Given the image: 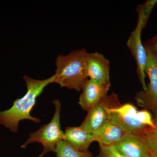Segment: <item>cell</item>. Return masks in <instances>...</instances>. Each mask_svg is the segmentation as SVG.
<instances>
[{
  "mask_svg": "<svg viewBox=\"0 0 157 157\" xmlns=\"http://www.w3.org/2000/svg\"><path fill=\"white\" fill-rule=\"evenodd\" d=\"M23 79L27 88L25 94L22 98L15 100L10 109L0 111V124L14 133L18 131L20 121L29 120L36 123L40 122V119L32 116L30 112L36 104L37 98L45 87L53 83L54 76L42 80L25 76Z\"/></svg>",
  "mask_w": 157,
  "mask_h": 157,
  "instance_id": "6da1fadb",
  "label": "cell"
},
{
  "mask_svg": "<svg viewBox=\"0 0 157 157\" xmlns=\"http://www.w3.org/2000/svg\"><path fill=\"white\" fill-rule=\"evenodd\" d=\"M88 52L85 48L73 51L66 56L59 55L56 60V68L53 83L61 87L80 91L89 79L86 73Z\"/></svg>",
  "mask_w": 157,
  "mask_h": 157,
  "instance_id": "7a4b0ae2",
  "label": "cell"
},
{
  "mask_svg": "<svg viewBox=\"0 0 157 157\" xmlns=\"http://www.w3.org/2000/svg\"><path fill=\"white\" fill-rule=\"evenodd\" d=\"M108 114L109 120L125 133L143 134L149 129L156 128L147 109L138 110L130 103L109 108Z\"/></svg>",
  "mask_w": 157,
  "mask_h": 157,
  "instance_id": "3957f363",
  "label": "cell"
},
{
  "mask_svg": "<svg viewBox=\"0 0 157 157\" xmlns=\"http://www.w3.org/2000/svg\"><path fill=\"white\" fill-rule=\"evenodd\" d=\"M55 107V112L49 123L42 126L36 132L30 134L29 137L21 146L25 148L29 144L39 143L43 146L44 154L50 152H55L58 144L63 140L64 132L61 129L60 112L61 104L58 100L52 101Z\"/></svg>",
  "mask_w": 157,
  "mask_h": 157,
  "instance_id": "277c9868",
  "label": "cell"
},
{
  "mask_svg": "<svg viewBox=\"0 0 157 157\" xmlns=\"http://www.w3.org/2000/svg\"><path fill=\"white\" fill-rule=\"evenodd\" d=\"M144 47L147 55L145 73L148 75L150 82L145 90L136 93L135 99L138 106L157 113V59L148 48Z\"/></svg>",
  "mask_w": 157,
  "mask_h": 157,
  "instance_id": "5b68a950",
  "label": "cell"
},
{
  "mask_svg": "<svg viewBox=\"0 0 157 157\" xmlns=\"http://www.w3.org/2000/svg\"><path fill=\"white\" fill-rule=\"evenodd\" d=\"M121 104L117 94L114 93L102 98L88 111L80 126L92 133L109 120L108 109Z\"/></svg>",
  "mask_w": 157,
  "mask_h": 157,
  "instance_id": "8992f818",
  "label": "cell"
},
{
  "mask_svg": "<svg viewBox=\"0 0 157 157\" xmlns=\"http://www.w3.org/2000/svg\"><path fill=\"white\" fill-rule=\"evenodd\" d=\"M144 27L141 21L138 20L137 26L131 33L127 44L136 61L138 78L143 86V90H145L147 86L145 80L147 55L141 39V33Z\"/></svg>",
  "mask_w": 157,
  "mask_h": 157,
  "instance_id": "52a82bcc",
  "label": "cell"
},
{
  "mask_svg": "<svg viewBox=\"0 0 157 157\" xmlns=\"http://www.w3.org/2000/svg\"><path fill=\"white\" fill-rule=\"evenodd\" d=\"M114 146L127 157H150L148 147L142 134L125 133L121 141Z\"/></svg>",
  "mask_w": 157,
  "mask_h": 157,
  "instance_id": "ba28073f",
  "label": "cell"
},
{
  "mask_svg": "<svg viewBox=\"0 0 157 157\" xmlns=\"http://www.w3.org/2000/svg\"><path fill=\"white\" fill-rule=\"evenodd\" d=\"M110 86L101 82L89 79L82 88L78 104L88 112L102 98L108 95Z\"/></svg>",
  "mask_w": 157,
  "mask_h": 157,
  "instance_id": "9c48e42d",
  "label": "cell"
},
{
  "mask_svg": "<svg viewBox=\"0 0 157 157\" xmlns=\"http://www.w3.org/2000/svg\"><path fill=\"white\" fill-rule=\"evenodd\" d=\"M109 62L101 53L88 54L86 73L89 79L97 80L111 86L109 78Z\"/></svg>",
  "mask_w": 157,
  "mask_h": 157,
  "instance_id": "30bf717a",
  "label": "cell"
},
{
  "mask_svg": "<svg viewBox=\"0 0 157 157\" xmlns=\"http://www.w3.org/2000/svg\"><path fill=\"white\" fill-rule=\"evenodd\" d=\"M63 140L81 151H88L90 144L95 141L92 133L80 126L67 127L64 132Z\"/></svg>",
  "mask_w": 157,
  "mask_h": 157,
  "instance_id": "8fae6325",
  "label": "cell"
},
{
  "mask_svg": "<svg viewBox=\"0 0 157 157\" xmlns=\"http://www.w3.org/2000/svg\"><path fill=\"white\" fill-rule=\"evenodd\" d=\"M124 133L119 127L109 120L92 134L95 141L98 142L99 145L110 146L118 143Z\"/></svg>",
  "mask_w": 157,
  "mask_h": 157,
  "instance_id": "7c38bea8",
  "label": "cell"
},
{
  "mask_svg": "<svg viewBox=\"0 0 157 157\" xmlns=\"http://www.w3.org/2000/svg\"><path fill=\"white\" fill-rule=\"evenodd\" d=\"M55 153L57 157H94L91 152L78 151L65 140L58 144Z\"/></svg>",
  "mask_w": 157,
  "mask_h": 157,
  "instance_id": "4fadbf2b",
  "label": "cell"
},
{
  "mask_svg": "<svg viewBox=\"0 0 157 157\" xmlns=\"http://www.w3.org/2000/svg\"><path fill=\"white\" fill-rule=\"evenodd\" d=\"M157 3V0H149L137 7V10L138 14V19L141 21L144 27L146 25L152 10Z\"/></svg>",
  "mask_w": 157,
  "mask_h": 157,
  "instance_id": "5bb4252c",
  "label": "cell"
},
{
  "mask_svg": "<svg viewBox=\"0 0 157 157\" xmlns=\"http://www.w3.org/2000/svg\"><path fill=\"white\" fill-rule=\"evenodd\" d=\"M142 135L150 153L157 154V127L149 129Z\"/></svg>",
  "mask_w": 157,
  "mask_h": 157,
  "instance_id": "9a60e30c",
  "label": "cell"
},
{
  "mask_svg": "<svg viewBox=\"0 0 157 157\" xmlns=\"http://www.w3.org/2000/svg\"><path fill=\"white\" fill-rule=\"evenodd\" d=\"M99 153L94 157H127L121 153L114 145H99Z\"/></svg>",
  "mask_w": 157,
  "mask_h": 157,
  "instance_id": "2e32d148",
  "label": "cell"
},
{
  "mask_svg": "<svg viewBox=\"0 0 157 157\" xmlns=\"http://www.w3.org/2000/svg\"><path fill=\"white\" fill-rule=\"evenodd\" d=\"M157 59V35L148 40L144 45Z\"/></svg>",
  "mask_w": 157,
  "mask_h": 157,
  "instance_id": "e0dca14e",
  "label": "cell"
},
{
  "mask_svg": "<svg viewBox=\"0 0 157 157\" xmlns=\"http://www.w3.org/2000/svg\"><path fill=\"white\" fill-rule=\"evenodd\" d=\"M150 157H157V154L150 153Z\"/></svg>",
  "mask_w": 157,
  "mask_h": 157,
  "instance_id": "ac0fdd59",
  "label": "cell"
},
{
  "mask_svg": "<svg viewBox=\"0 0 157 157\" xmlns=\"http://www.w3.org/2000/svg\"><path fill=\"white\" fill-rule=\"evenodd\" d=\"M155 125L156 127H157V113L156 114V116L154 120Z\"/></svg>",
  "mask_w": 157,
  "mask_h": 157,
  "instance_id": "d6986e66",
  "label": "cell"
},
{
  "mask_svg": "<svg viewBox=\"0 0 157 157\" xmlns=\"http://www.w3.org/2000/svg\"><path fill=\"white\" fill-rule=\"evenodd\" d=\"M44 155H45V154H44V153H43L42 152V153L40 154L39 155V156H38L36 157H43V156H44Z\"/></svg>",
  "mask_w": 157,
  "mask_h": 157,
  "instance_id": "ffe728a7",
  "label": "cell"
},
{
  "mask_svg": "<svg viewBox=\"0 0 157 157\" xmlns=\"http://www.w3.org/2000/svg\"></svg>",
  "mask_w": 157,
  "mask_h": 157,
  "instance_id": "44dd1931",
  "label": "cell"
}]
</instances>
